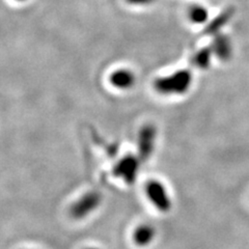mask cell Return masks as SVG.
I'll return each mask as SVG.
<instances>
[{
    "instance_id": "cell-3",
    "label": "cell",
    "mask_w": 249,
    "mask_h": 249,
    "mask_svg": "<svg viewBox=\"0 0 249 249\" xmlns=\"http://www.w3.org/2000/svg\"><path fill=\"white\" fill-rule=\"evenodd\" d=\"M144 193L150 204L160 213H168L173 209V198L164 183L159 180H149L144 186Z\"/></svg>"
},
{
    "instance_id": "cell-12",
    "label": "cell",
    "mask_w": 249,
    "mask_h": 249,
    "mask_svg": "<svg viewBox=\"0 0 249 249\" xmlns=\"http://www.w3.org/2000/svg\"><path fill=\"white\" fill-rule=\"evenodd\" d=\"M128 4L134 6H147L154 4L157 0H124Z\"/></svg>"
},
{
    "instance_id": "cell-13",
    "label": "cell",
    "mask_w": 249,
    "mask_h": 249,
    "mask_svg": "<svg viewBox=\"0 0 249 249\" xmlns=\"http://www.w3.org/2000/svg\"><path fill=\"white\" fill-rule=\"evenodd\" d=\"M81 249H103V248L98 246V245H88V246H84Z\"/></svg>"
},
{
    "instance_id": "cell-14",
    "label": "cell",
    "mask_w": 249,
    "mask_h": 249,
    "mask_svg": "<svg viewBox=\"0 0 249 249\" xmlns=\"http://www.w3.org/2000/svg\"><path fill=\"white\" fill-rule=\"evenodd\" d=\"M19 249H40V248H36V247H22Z\"/></svg>"
},
{
    "instance_id": "cell-2",
    "label": "cell",
    "mask_w": 249,
    "mask_h": 249,
    "mask_svg": "<svg viewBox=\"0 0 249 249\" xmlns=\"http://www.w3.org/2000/svg\"><path fill=\"white\" fill-rule=\"evenodd\" d=\"M103 194L99 190H88L70 204L68 214L72 220L77 222L88 220L99 211L103 205Z\"/></svg>"
},
{
    "instance_id": "cell-4",
    "label": "cell",
    "mask_w": 249,
    "mask_h": 249,
    "mask_svg": "<svg viewBox=\"0 0 249 249\" xmlns=\"http://www.w3.org/2000/svg\"><path fill=\"white\" fill-rule=\"evenodd\" d=\"M142 162V159L138 156L131 154L124 155V157L115 163L113 167V175L128 185L134 184L138 177Z\"/></svg>"
},
{
    "instance_id": "cell-6",
    "label": "cell",
    "mask_w": 249,
    "mask_h": 249,
    "mask_svg": "<svg viewBox=\"0 0 249 249\" xmlns=\"http://www.w3.org/2000/svg\"><path fill=\"white\" fill-rule=\"evenodd\" d=\"M109 83L119 90H129L135 85L136 76L129 69H118L109 75Z\"/></svg>"
},
{
    "instance_id": "cell-1",
    "label": "cell",
    "mask_w": 249,
    "mask_h": 249,
    "mask_svg": "<svg viewBox=\"0 0 249 249\" xmlns=\"http://www.w3.org/2000/svg\"><path fill=\"white\" fill-rule=\"evenodd\" d=\"M193 75L189 70H178L169 75L157 77L153 82L154 89L163 96L184 95L190 89Z\"/></svg>"
},
{
    "instance_id": "cell-9",
    "label": "cell",
    "mask_w": 249,
    "mask_h": 249,
    "mask_svg": "<svg viewBox=\"0 0 249 249\" xmlns=\"http://www.w3.org/2000/svg\"><path fill=\"white\" fill-rule=\"evenodd\" d=\"M233 14H235V9H233V7H229V9L220 13L215 19H213L207 25L205 29V34L214 36L219 34V31L227 25L231 21V19L233 17Z\"/></svg>"
},
{
    "instance_id": "cell-10",
    "label": "cell",
    "mask_w": 249,
    "mask_h": 249,
    "mask_svg": "<svg viewBox=\"0 0 249 249\" xmlns=\"http://www.w3.org/2000/svg\"><path fill=\"white\" fill-rule=\"evenodd\" d=\"M213 57V52L211 47H206V48H201L198 50L192 58L193 65L200 70H207L210 65H211Z\"/></svg>"
},
{
    "instance_id": "cell-8",
    "label": "cell",
    "mask_w": 249,
    "mask_h": 249,
    "mask_svg": "<svg viewBox=\"0 0 249 249\" xmlns=\"http://www.w3.org/2000/svg\"><path fill=\"white\" fill-rule=\"evenodd\" d=\"M213 55L221 61H229L232 56V44L230 37L222 34L215 36L211 45Z\"/></svg>"
},
{
    "instance_id": "cell-11",
    "label": "cell",
    "mask_w": 249,
    "mask_h": 249,
    "mask_svg": "<svg viewBox=\"0 0 249 249\" xmlns=\"http://www.w3.org/2000/svg\"><path fill=\"white\" fill-rule=\"evenodd\" d=\"M188 18L193 24H205L209 19V12L202 5H192L188 11Z\"/></svg>"
},
{
    "instance_id": "cell-15",
    "label": "cell",
    "mask_w": 249,
    "mask_h": 249,
    "mask_svg": "<svg viewBox=\"0 0 249 249\" xmlns=\"http://www.w3.org/2000/svg\"><path fill=\"white\" fill-rule=\"evenodd\" d=\"M15 1H17V2H26V1H28V0H15Z\"/></svg>"
},
{
    "instance_id": "cell-5",
    "label": "cell",
    "mask_w": 249,
    "mask_h": 249,
    "mask_svg": "<svg viewBox=\"0 0 249 249\" xmlns=\"http://www.w3.org/2000/svg\"><path fill=\"white\" fill-rule=\"evenodd\" d=\"M156 138H157V130L153 124H145L140 128L137 136V150L138 157L142 161H145L151 157L155 150Z\"/></svg>"
},
{
    "instance_id": "cell-7",
    "label": "cell",
    "mask_w": 249,
    "mask_h": 249,
    "mask_svg": "<svg viewBox=\"0 0 249 249\" xmlns=\"http://www.w3.org/2000/svg\"><path fill=\"white\" fill-rule=\"evenodd\" d=\"M157 236V231L151 223H140L132 232V241L138 247L150 246Z\"/></svg>"
}]
</instances>
